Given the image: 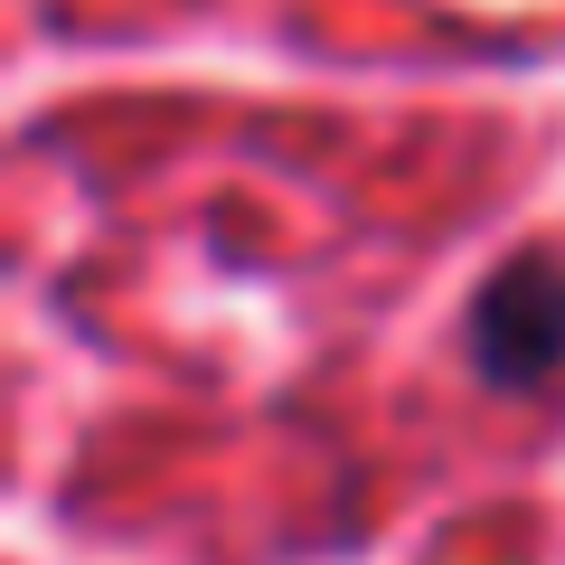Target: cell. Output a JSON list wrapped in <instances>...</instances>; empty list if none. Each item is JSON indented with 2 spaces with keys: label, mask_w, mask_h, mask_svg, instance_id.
I'll return each instance as SVG.
<instances>
[{
  "label": "cell",
  "mask_w": 565,
  "mask_h": 565,
  "mask_svg": "<svg viewBox=\"0 0 565 565\" xmlns=\"http://www.w3.org/2000/svg\"><path fill=\"white\" fill-rule=\"evenodd\" d=\"M471 367L481 386H546L565 367V255H519L471 302Z\"/></svg>",
  "instance_id": "cell-1"
}]
</instances>
